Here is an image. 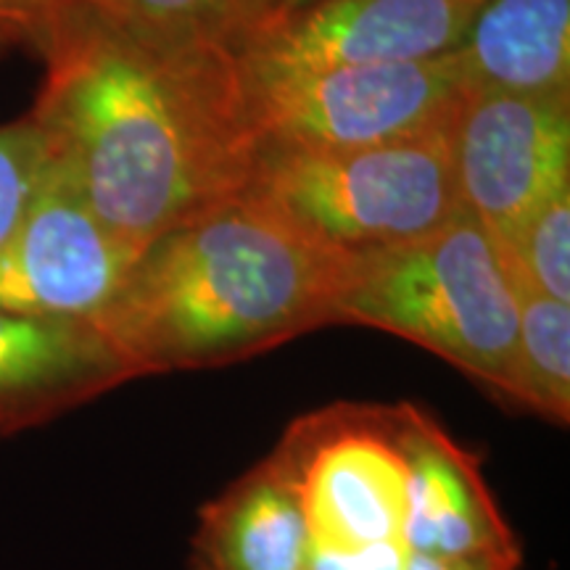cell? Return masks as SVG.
Returning a JSON list of instances; mask_svg holds the SVG:
<instances>
[{
  "label": "cell",
  "mask_w": 570,
  "mask_h": 570,
  "mask_svg": "<svg viewBox=\"0 0 570 570\" xmlns=\"http://www.w3.org/2000/svg\"><path fill=\"white\" fill-rule=\"evenodd\" d=\"M71 3L77 0H0V13L9 27L13 46L32 48L56 13L69 9Z\"/></svg>",
  "instance_id": "cell-19"
},
{
  "label": "cell",
  "mask_w": 570,
  "mask_h": 570,
  "mask_svg": "<svg viewBox=\"0 0 570 570\" xmlns=\"http://www.w3.org/2000/svg\"><path fill=\"white\" fill-rule=\"evenodd\" d=\"M51 167L48 142L30 117L0 125V248L30 212Z\"/></svg>",
  "instance_id": "cell-17"
},
{
  "label": "cell",
  "mask_w": 570,
  "mask_h": 570,
  "mask_svg": "<svg viewBox=\"0 0 570 570\" xmlns=\"http://www.w3.org/2000/svg\"><path fill=\"white\" fill-rule=\"evenodd\" d=\"M449 122L360 148L262 142L248 190L341 254L420 238L462 212Z\"/></svg>",
  "instance_id": "cell-4"
},
{
  "label": "cell",
  "mask_w": 570,
  "mask_h": 570,
  "mask_svg": "<svg viewBox=\"0 0 570 570\" xmlns=\"http://www.w3.org/2000/svg\"><path fill=\"white\" fill-rule=\"evenodd\" d=\"M449 146L462 209L508 244L570 188V96L465 92Z\"/></svg>",
  "instance_id": "cell-7"
},
{
  "label": "cell",
  "mask_w": 570,
  "mask_h": 570,
  "mask_svg": "<svg viewBox=\"0 0 570 570\" xmlns=\"http://www.w3.org/2000/svg\"><path fill=\"white\" fill-rule=\"evenodd\" d=\"M27 117L114 235L142 252L252 183L262 138L240 56L175 38L98 0L56 13Z\"/></svg>",
  "instance_id": "cell-1"
},
{
  "label": "cell",
  "mask_w": 570,
  "mask_h": 570,
  "mask_svg": "<svg viewBox=\"0 0 570 570\" xmlns=\"http://www.w3.org/2000/svg\"><path fill=\"white\" fill-rule=\"evenodd\" d=\"M338 325L412 341L508 402L518 291L497 238L468 209L420 238L348 254Z\"/></svg>",
  "instance_id": "cell-3"
},
{
  "label": "cell",
  "mask_w": 570,
  "mask_h": 570,
  "mask_svg": "<svg viewBox=\"0 0 570 570\" xmlns=\"http://www.w3.org/2000/svg\"><path fill=\"white\" fill-rule=\"evenodd\" d=\"M396 431L407 462L404 547L410 552L439 558L523 554L473 452L415 404H396Z\"/></svg>",
  "instance_id": "cell-10"
},
{
  "label": "cell",
  "mask_w": 570,
  "mask_h": 570,
  "mask_svg": "<svg viewBox=\"0 0 570 570\" xmlns=\"http://www.w3.org/2000/svg\"><path fill=\"white\" fill-rule=\"evenodd\" d=\"M11 46H13V40H11V35H9V27H6L3 13H0V53L9 51Z\"/></svg>",
  "instance_id": "cell-22"
},
{
  "label": "cell",
  "mask_w": 570,
  "mask_h": 570,
  "mask_svg": "<svg viewBox=\"0 0 570 570\" xmlns=\"http://www.w3.org/2000/svg\"><path fill=\"white\" fill-rule=\"evenodd\" d=\"M523 554H473V558H439L407 552L402 570H520Z\"/></svg>",
  "instance_id": "cell-20"
},
{
  "label": "cell",
  "mask_w": 570,
  "mask_h": 570,
  "mask_svg": "<svg viewBox=\"0 0 570 570\" xmlns=\"http://www.w3.org/2000/svg\"><path fill=\"white\" fill-rule=\"evenodd\" d=\"M499 248L512 283L570 304V188L533 212L515 238Z\"/></svg>",
  "instance_id": "cell-16"
},
{
  "label": "cell",
  "mask_w": 570,
  "mask_h": 570,
  "mask_svg": "<svg viewBox=\"0 0 570 570\" xmlns=\"http://www.w3.org/2000/svg\"><path fill=\"white\" fill-rule=\"evenodd\" d=\"M122 17L244 56L283 21L281 0H98Z\"/></svg>",
  "instance_id": "cell-15"
},
{
  "label": "cell",
  "mask_w": 570,
  "mask_h": 570,
  "mask_svg": "<svg viewBox=\"0 0 570 570\" xmlns=\"http://www.w3.org/2000/svg\"><path fill=\"white\" fill-rule=\"evenodd\" d=\"M262 142L360 148L446 125L465 88L449 56L407 63L338 67L252 80Z\"/></svg>",
  "instance_id": "cell-6"
},
{
  "label": "cell",
  "mask_w": 570,
  "mask_h": 570,
  "mask_svg": "<svg viewBox=\"0 0 570 570\" xmlns=\"http://www.w3.org/2000/svg\"><path fill=\"white\" fill-rule=\"evenodd\" d=\"M142 252L114 235L59 167L0 248V306L92 323L122 291Z\"/></svg>",
  "instance_id": "cell-8"
},
{
  "label": "cell",
  "mask_w": 570,
  "mask_h": 570,
  "mask_svg": "<svg viewBox=\"0 0 570 570\" xmlns=\"http://www.w3.org/2000/svg\"><path fill=\"white\" fill-rule=\"evenodd\" d=\"M446 56L465 92L570 96V0H483Z\"/></svg>",
  "instance_id": "cell-13"
},
{
  "label": "cell",
  "mask_w": 570,
  "mask_h": 570,
  "mask_svg": "<svg viewBox=\"0 0 570 570\" xmlns=\"http://www.w3.org/2000/svg\"><path fill=\"white\" fill-rule=\"evenodd\" d=\"M130 381L138 375L92 323L0 306V436L51 423Z\"/></svg>",
  "instance_id": "cell-11"
},
{
  "label": "cell",
  "mask_w": 570,
  "mask_h": 570,
  "mask_svg": "<svg viewBox=\"0 0 570 570\" xmlns=\"http://www.w3.org/2000/svg\"><path fill=\"white\" fill-rule=\"evenodd\" d=\"M346 267L246 190L142 248L92 325L138 377L227 367L338 325Z\"/></svg>",
  "instance_id": "cell-2"
},
{
  "label": "cell",
  "mask_w": 570,
  "mask_h": 570,
  "mask_svg": "<svg viewBox=\"0 0 570 570\" xmlns=\"http://www.w3.org/2000/svg\"><path fill=\"white\" fill-rule=\"evenodd\" d=\"M275 452L294 475L312 550L404 544L407 462L396 407L317 410L296 420Z\"/></svg>",
  "instance_id": "cell-5"
},
{
  "label": "cell",
  "mask_w": 570,
  "mask_h": 570,
  "mask_svg": "<svg viewBox=\"0 0 570 570\" xmlns=\"http://www.w3.org/2000/svg\"><path fill=\"white\" fill-rule=\"evenodd\" d=\"M309 552L294 475L273 452L198 512L190 570H306Z\"/></svg>",
  "instance_id": "cell-12"
},
{
  "label": "cell",
  "mask_w": 570,
  "mask_h": 570,
  "mask_svg": "<svg viewBox=\"0 0 570 570\" xmlns=\"http://www.w3.org/2000/svg\"><path fill=\"white\" fill-rule=\"evenodd\" d=\"M483 0H315L244 59L252 80L446 56Z\"/></svg>",
  "instance_id": "cell-9"
},
{
  "label": "cell",
  "mask_w": 570,
  "mask_h": 570,
  "mask_svg": "<svg viewBox=\"0 0 570 570\" xmlns=\"http://www.w3.org/2000/svg\"><path fill=\"white\" fill-rule=\"evenodd\" d=\"M407 547L399 541L356 547V550H312L306 570H402Z\"/></svg>",
  "instance_id": "cell-18"
},
{
  "label": "cell",
  "mask_w": 570,
  "mask_h": 570,
  "mask_svg": "<svg viewBox=\"0 0 570 570\" xmlns=\"http://www.w3.org/2000/svg\"><path fill=\"white\" fill-rule=\"evenodd\" d=\"M518 341L508 402L554 425L570 423V304L515 285Z\"/></svg>",
  "instance_id": "cell-14"
},
{
  "label": "cell",
  "mask_w": 570,
  "mask_h": 570,
  "mask_svg": "<svg viewBox=\"0 0 570 570\" xmlns=\"http://www.w3.org/2000/svg\"><path fill=\"white\" fill-rule=\"evenodd\" d=\"M309 3H315V0H281L283 19H285V17H291V13L298 11V9H304V6H309ZM281 24H283V21H281Z\"/></svg>",
  "instance_id": "cell-21"
}]
</instances>
